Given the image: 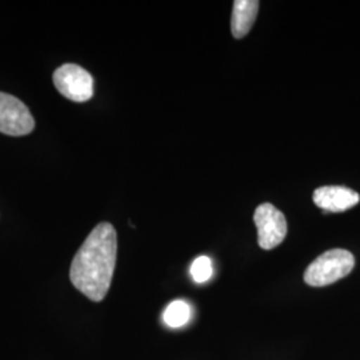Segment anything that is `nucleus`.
<instances>
[{
  "instance_id": "6",
  "label": "nucleus",
  "mask_w": 360,
  "mask_h": 360,
  "mask_svg": "<svg viewBox=\"0 0 360 360\" xmlns=\"http://www.w3.org/2000/svg\"><path fill=\"white\" fill-rule=\"evenodd\" d=\"M359 193L342 186H324L315 190V205L328 212H343L359 203Z\"/></svg>"
},
{
  "instance_id": "2",
  "label": "nucleus",
  "mask_w": 360,
  "mask_h": 360,
  "mask_svg": "<svg viewBox=\"0 0 360 360\" xmlns=\"http://www.w3.org/2000/svg\"><path fill=\"white\" fill-rule=\"evenodd\" d=\"M355 267V257L342 248L326 251L304 272V282L311 287H326L346 278Z\"/></svg>"
},
{
  "instance_id": "3",
  "label": "nucleus",
  "mask_w": 360,
  "mask_h": 360,
  "mask_svg": "<svg viewBox=\"0 0 360 360\" xmlns=\"http://www.w3.org/2000/svg\"><path fill=\"white\" fill-rule=\"evenodd\" d=\"M53 84L65 98L83 103L94 95V79L90 72L77 65H63L53 74Z\"/></svg>"
},
{
  "instance_id": "9",
  "label": "nucleus",
  "mask_w": 360,
  "mask_h": 360,
  "mask_svg": "<svg viewBox=\"0 0 360 360\" xmlns=\"http://www.w3.org/2000/svg\"><path fill=\"white\" fill-rule=\"evenodd\" d=\"M190 272H191L193 282L199 284L206 283V282L211 279V276L214 274L211 259L208 257H205V255L196 257L193 260V264H191Z\"/></svg>"
},
{
  "instance_id": "5",
  "label": "nucleus",
  "mask_w": 360,
  "mask_h": 360,
  "mask_svg": "<svg viewBox=\"0 0 360 360\" xmlns=\"http://www.w3.org/2000/svg\"><path fill=\"white\" fill-rule=\"evenodd\" d=\"M35 127L28 107L13 95L0 92V132L10 136H23Z\"/></svg>"
},
{
  "instance_id": "7",
  "label": "nucleus",
  "mask_w": 360,
  "mask_h": 360,
  "mask_svg": "<svg viewBox=\"0 0 360 360\" xmlns=\"http://www.w3.org/2000/svg\"><path fill=\"white\" fill-rule=\"evenodd\" d=\"M260 3L257 0H236L233 3L231 31L233 38L242 39L254 26Z\"/></svg>"
},
{
  "instance_id": "4",
  "label": "nucleus",
  "mask_w": 360,
  "mask_h": 360,
  "mask_svg": "<svg viewBox=\"0 0 360 360\" xmlns=\"http://www.w3.org/2000/svg\"><path fill=\"white\" fill-rule=\"evenodd\" d=\"M254 221L257 229V243L260 248L270 251L282 245L287 235V220L279 208L271 203L257 206Z\"/></svg>"
},
{
  "instance_id": "8",
  "label": "nucleus",
  "mask_w": 360,
  "mask_h": 360,
  "mask_svg": "<svg viewBox=\"0 0 360 360\" xmlns=\"http://www.w3.org/2000/svg\"><path fill=\"white\" fill-rule=\"evenodd\" d=\"M191 319V307L184 300H174L163 312V322L171 328L186 326Z\"/></svg>"
},
{
  "instance_id": "1",
  "label": "nucleus",
  "mask_w": 360,
  "mask_h": 360,
  "mask_svg": "<svg viewBox=\"0 0 360 360\" xmlns=\"http://www.w3.org/2000/svg\"><path fill=\"white\" fill-rule=\"evenodd\" d=\"M117 255V236L110 223L98 224L72 259L70 279L92 302H102L112 282Z\"/></svg>"
}]
</instances>
